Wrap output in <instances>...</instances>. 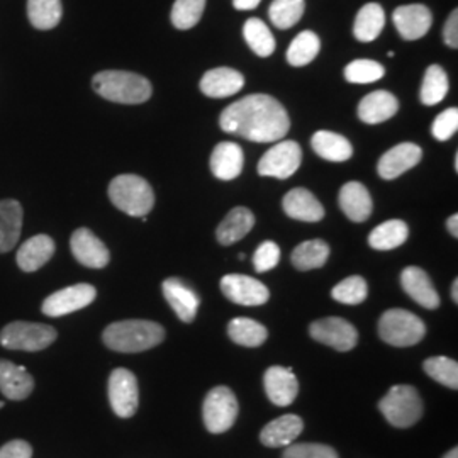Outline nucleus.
<instances>
[{"instance_id":"1","label":"nucleus","mask_w":458,"mask_h":458,"mask_svg":"<svg viewBox=\"0 0 458 458\" xmlns=\"http://www.w3.org/2000/svg\"><path fill=\"white\" fill-rule=\"evenodd\" d=\"M223 131L253 143H276L291 130V119L277 98L253 94L228 106L219 117Z\"/></svg>"},{"instance_id":"2","label":"nucleus","mask_w":458,"mask_h":458,"mask_svg":"<svg viewBox=\"0 0 458 458\" xmlns=\"http://www.w3.org/2000/svg\"><path fill=\"white\" fill-rule=\"evenodd\" d=\"M102 340L109 350L119 353H140L162 344L165 329L155 321L126 319L106 327Z\"/></svg>"},{"instance_id":"3","label":"nucleus","mask_w":458,"mask_h":458,"mask_svg":"<svg viewBox=\"0 0 458 458\" xmlns=\"http://www.w3.org/2000/svg\"><path fill=\"white\" fill-rule=\"evenodd\" d=\"M92 87L100 98L128 106L143 104L153 94L151 83L143 75L121 70L98 72L92 79Z\"/></svg>"},{"instance_id":"4","label":"nucleus","mask_w":458,"mask_h":458,"mask_svg":"<svg viewBox=\"0 0 458 458\" xmlns=\"http://www.w3.org/2000/svg\"><path fill=\"white\" fill-rule=\"evenodd\" d=\"M109 199L119 211L145 217L155 206V192L143 177L124 174L109 183Z\"/></svg>"},{"instance_id":"5","label":"nucleus","mask_w":458,"mask_h":458,"mask_svg":"<svg viewBox=\"0 0 458 458\" xmlns=\"http://www.w3.org/2000/svg\"><path fill=\"white\" fill-rule=\"evenodd\" d=\"M378 410L391 425L404 429L416 425L421 420L425 404L421 395L412 386H394L380 399Z\"/></svg>"},{"instance_id":"6","label":"nucleus","mask_w":458,"mask_h":458,"mask_svg":"<svg viewBox=\"0 0 458 458\" xmlns=\"http://www.w3.org/2000/svg\"><path fill=\"white\" fill-rule=\"evenodd\" d=\"M426 335L421 318L406 310H389L380 316L378 336L382 342L399 348L420 344Z\"/></svg>"},{"instance_id":"7","label":"nucleus","mask_w":458,"mask_h":458,"mask_svg":"<svg viewBox=\"0 0 458 458\" xmlns=\"http://www.w3.org/2000/svg\"><path fill=\"white\" fill-rule=\"evenodd\" d=\"M56 338V329L41 323L14 321L0 331V344L7 350L19 352H41L55 344Z\"/></svg>"},{"instance_id":"8","label":"nucleus","mask_w":458,"mask_h":458,"mask_svg":"<svg viewBox=\"0 0 458 458\" xmlns=\"http://www.w3.org/2000/svg\"><path fill=\"white\" fill-rule=\"evenodd\" d=\"M202 418L208 431L214 435L226 433L238 418V399L226 386H217L206 395Z\"/></svg>"},{"instance_id":"9","label":"nucleus","mask_w":458,"mask_h":458,"mask_svg":"<svg viewBox=\"0 0 458 458\" xmlns=\"http://www.w3.org/2000/svg\"><path fill=\"white\" fill-rule=\"evenodd\" d=\"M302 164V149L297 141H280L270 148L259 162V174L262 177H274L285 181L293 177Z\"/></svg>"},{"instance_id":"10","label":"nucleus","mask_w":458,"mask_h":458,"mask_svg":"<svg viewBox=\"0 0 458 458\" xmlns=\"http://www.w3.org/2000/svg\"><path fill=\"white\" fill-rule=\"evenodd\" d=\"M109 403L119 418H131L140 404L138 380L128 369H115L109 377Z\"/></svg>"},{"instance_id":"11","label":"nucleus","mask_w":458,"mask_h":458,"mask_svg":"<svg viewBox=\"0 0 458 458\" xmlns=\"http://www.w3.org/2000/svg\"><path fill=\"white\" fill-rule=\"evenodd\" d=\"M312 340L335 348L336 352H350L359 344V331L344 318H325L310 327Z\"/></svg>"},{"instance_id":"12","label":"nucleus","mask_w":458,"mask_h":458,"mask_svg":"<svg viewBox=\"0 0 458 458\" xmlns=\"http://www.w3.org/2000/svg\"><path fill=\"white\" fill-rule=\"evenodd\" d=\"M96 297H98V291L90 284L70 285L48 295L41 306V311L49 318H60L90 306L96 301Z\"/></svg>"},{"instance_id":"13","label":"nucleus","mask_w":458,"mask_h":458,"mask_svg":"<svg viewBox=\"0 0 458 458\" xmlns=\"http://www.w3.org/2000/svg\"><path fill=\"white\" fill-rule=\"evenodd\" d=\"M221 291L231 302L248 308L263 306L270 299V293L265 284L257 278L240 274H229L221 278Z\"/></svg>"},{"instance_id":"14","label":"nucleus","mask_w":458,"mask_h":458,"mask_svg":"<svg viewBox=\"0 0 458 458\" xmlns=\"http://www.w3.org/2000/svg\"><path fill=\"white\" fill-rule=\"evenodd\" d=\"M393 21L403 39L416 41L429 31L433 24V14L423 4H410L397 7L394 11Z\"/></svg>"},{"instance_id":"15","label":"nucleus","mask_w":458,"mask_h":458,"mask_svg":"<svg viewBox=\"0 0 458 458\" xmlns=\"http://www.w3.org/2000/svg\"><path fill=\"white\" fill-rule=\"evenodd\" d=\"M423 149L414 143H401L384 153L377 170L384 181H394L421 162Z\"/></svg>"},{"instance_id":"16","label":"nucleus","mask_w":458,"mask_h":458,"mask_svg":"<svg viewBox=\"0 0 458 458\" xmlns=\"http://www.w3.org/2000/svg\"><path fill=\"white\" fill-rule=\"evenodd\" d=\"M70 248L75 260L89 268H104L111 260L107 246L104 245L90 229H77L72 234Z\"/></svg>"},{"instance_id":"17","label":"nucleus","mask_w":458,"mask_h":458,"mask_svg":"<svg viewBox=\"0 0 458 458\" xmlns=\"http://www.w3.org/2000/svg\"><path fill=\"white\" fill-rule=\"evenodd\" d=\"M263 386L270 403L280 408L293 404L299 394V382L294 372L291 369L278 367V365L270 367L265 372Z\"/></svg>"},{"instance_id":"18","label":"nucleus","mask_w":458,"mask_h":458,"mask_svg":"<svg viewBox=\"0 0 458 458\" xmlns=\"http://www.w3.org/2000/svg\"><path fill=\"white\" fill-rule=\"evenodd\" d=\"M165 299L170 304V308L179 316L183 323H192L196 319L199 310V295L191 289L183 280L177 277H170L162 284Z\"/></svg>"},{"instance_id":"19","label":"nucleus","mask_w":458,"mask_h":458,"mask_svg":"<svg viewBox=\"0 0 458 458\" xmlns=\"http://www.w3.org/2000/svg\"><path fill=\"white\" fill-rule=\"evenodd\" d=\"M401 285L414 302H418L426 310H437L440 306V295L423 268L420 267L404 268L401 274Z\"/></svg>"},{"instance_id":"20","label":"nucleus","mask_w":458,"mask_h":458,"mask_svg":"<svg viewBox=\"0 0 458 458\" xmlns=\"http://www.w3.org/2000/svg\"><path fill=\"white\" fill-rule=\"evenodd\" d=\"M245 85V77L233 68H214L200 79V90L211 98H226L238 94Z\"/></svg>"},{"instance_id":"21","label":"nucleus","mask_w":458,"mask_h":458,"mask_svg":"<svg viewBox=\"0 0 458 458\" xmlns=\"http://www.w3.org/2000/svg\"><path fill=\"white\" fill-rule=\"evenodd\" d=\"M245 155L240 145L223 141L214 148L211 155V172L219 181H234L243 172Z\"/></svg>"},{"instance_id":"22","label":"nucleus","mask_w":458,"mask_h":458,"mask_svg":"<svg viewBox=\"0 0 458 458\" xmlns=\"http://www.w3.org/2000/svg\"><path fill=\"white\" fill-rule=\"evenodd\" d=\"M282 206H284L285 214L297 221L318 223L325 217V208L321 206V202L312 192H310L308 189H302V187H297L291 192H287L284 197Z\"/></svg>"},{"instance_id":"23","label":"nucleus","mask_w":458,"mask_h":458,"mask_svg":"<svg viewBox=\"0 0 458 458\" xmlns=\"http://www.w3.org/2000/svg\"><path fill=\"white\" fill-rule=\"evenodd\" d=\"M34 389L31 374L13 361L0 360V391L11 401L28 399Z\"/></svg>"},{"instance_id":"24","label":"nucleus","mask_w":458,"mask_h":458,"mask_svg":"<svg viewBox=\"0 0 458 458\" xmlns=\"http://www.w3.org/2000/svg\"><path fill=\"white\" fill-rule=\"evenodd\" d=\"M340 208L353 223H363L370 217L374 202L370 192L360 182H348L340 191Z\"/></svg>"},{"instance_id":"25","label":"nucleus","mask_w":458,"mask_h":458,"mask_svg":"<svg viewBox=\"0 0 458 458\" xmlns=\"http://www.w3.org/2000/svg\"><path fill=\"white\" fill-rule=\"evenodd\" d=\"M304 429V421L297 414H284L277 420L270 421L260 433V442L270 448L289 446L297 440Z\"/></svg>"},{"instance_id":"26","label":"nucleus","mask_w":458,"mask_h":458,"mask_svg":"<svg viewBox=\"0 0 458 458\" xmlns=\"http://www.w3.org/2000/svg\"><path fill=\"white\" fill-rule=\"evenodd\" d=\"M55 255V242L48 234H36L17 251V265L22 272H36Z\"/></svg>"},{"instance_id":"27","label":"nucleus","mask_w":458,"mask_h":458,"mask_svg":"<svg viewBox=\"0 0 458 458\" xmlns=\"http://www.w3.org/2000/svg\"><path fill=\"white\" fill-rule=\"evenodd\" d=\"M399 111V102L387 90H376L361 98L359 106V117L367 124H380Z\"/></svg>"},{"instance_id":"28","label":"nucleus","mask_w":458,"mask_h":458,"mask_svg":"<svg viewBox=\"0 0 458 458\" xmlns=\"http://www.w3.org/2000/svg\"><path fill=\"white\" fill-rule=\"evenodd\" d=\"M22 206L14 199L0 200V253H7L16 246L22 231Z\"/></svg>"},{"instance_id":"29","label":"nucleus","mask_w":458,"mask_h":458,"mask_svg":"<svg viewBox=\"0 0 458 458\" xmlns=\"http://www.w3.org/2000/svg\"><path fill=\"white\" fill-rule=\"evenodd\" d=\"M255 216L248 208H234L217 226L216 236L221 245L229 246L243 240L246 234L253 229Z\"/></svg>"},{"instance_id":"30","label":"nucleus","mask_w":458,"mask_h":458,"mask_svg":"<svg viewBox=\"0 0 458 458\" xmlns=\"http://www.w3.org/2000/svg\"><path fill=\"white\" fill-rule=\"evenodd\" d=\"M312 149L327 162H346L353 155L352 143L338 132L318 131L311 140Z\"/></svg>"},{"instance_id":"31","label":"nucleus","mask_w":458,"mask_h":458,"mask_svg":"<svg viewBox=\"0 0 458 458\" xmlns=\"http://www.w3.org/2000/svg\"><path fill=\"white\" fill-rule=\"evenodd\" d=\"M386 26V13L376 2L365 4L355 17L353 34L360 43L376 41Z\"/></svg>"},{"instance_id":"32","label":"nucleus","mask_w":458,"mask_h":458,"mask_svg":"<svg viewBox=\"0 0 458 458\" xmlns=\"http://www.w3.org/2000/svg\"><path fill=\"white\" fill-rule=\"evenodd\" d=\"M408 236H410L408 225L401 219H391V221L378 225L369 234V245L377 251H389V250L404 245Z\"/></svg>"},{"instance_id":"33","label":"nucleus","mask_w":458,"mask_h":458,"mask_svg":"<svg viewBox=\"0 0 458 458\" xmlns=\"http://www.w3.org/2000/svg\"><path fill=\"white\" fill-rule=\"evenodd\" d=\"M229 338L240 346L257 348L267 342L268 331L262 323L250 318H234L228 325Z\"/></svg>"},{"instance_id":"34","label":"nucleus","mask_w":458,"mask_h":458,"mask_svg":"<svg viewBox=\"0 0 458 458\" xmlns=\"http://www.w3.org/2000/svg\"><path fill=\"white\" fill-rule=\"evenodd\" d=\"M62 0H28V19L39 31H48L56 28L62 21Z\"/></svg>"},{"instance_id":"35","label":"nucleus","mask_w":458,"mask_h":458,"mask_svg":"<svg viewBox=\"0 0 458 458\" xmlns=\"http://www.w3.org/2000/svg\"><path fill=\"white\" fill-rule=\"evenodd\" d=\"M327 259H329V245L323 240H310L295 246L291 257L293 265L301 272L321 268L325 267Z\"/></svg>"},{"instance_id":"36","label":"nucleus","mask_w":458,"mask_h":458,"mask_svg":"<svg viewBox=\"0 0 458 458\" xmlns=\"http://www.w3.org/2000/svg\"><path fill=\"white\" fill-rule=\"evenodd\" d=\"M243 36L248 47L253 49L255 55L267 58L276 51V38L270 33L268 26L259 17L248 19L243 26Z\"/></svg>"},{"instance_id":"37","label":"nucleus","mask_w":458,"mask_h":458,"mask_svg":"<svg viewBox=\"0 0 458 458\" xmlns=\"http://www.w3.org/2000/svg\"><path fill=\"white\" fill-rule=\"evenodd\" d=\"M321 41L318 34L312 31H302L297 34L294 41L287 49V62L293 66H306L319 55Z\"/></svg>"},{"instance_id":"38","label":"nucleus","mask_w":458,"mask_h":458,"mask_svg":"<svg viewBox=\"0 0 458 458\" xmlns=\"http://www.w3.org/2000/svg\"><path fill=\"white\" fill-rule=\"evenodd\" d=\"M306 11V0H274L268 16L278 30H291Z\"/></svg>"},{"instance_id":"39","label":"nucleus","mask_w":458,"mask_h":458,"mask_svg":"<svg viewBox=\"0 0 458 458\" xmlns=\"http://www.w3.org/2000/svg\"><path fill=\"white\" fill-rule=\"evenodd\" d=\"M448 94V77L440 65L428 66L421 87V102L425 106H437Z\"/></svg>"},{"instance_id":"40","label":"nucleus","mask_w":458,"mask_h":458,"mask_svg":"<svg viewBox=\"0 0 458 458\" xmlns=\"http://www.w3.org/2000/svg\"><path fill=\"white\" fill-rule=\"evenodd\" d=\"M206 9V0H175L172 7V24L181 30L187 31L192 30L199 24L200 17Z\"/></svg>"},{"instance_id":"41","label":"nucleus","mask_w":458,"mask_h":458,"mask_svg":"<svg viewBox=\"0 0 458 458\" xmlns=\"http://www.w3.org/2000/svg\"><path fill=\"white\" fill-rule=\"evenodd\" d=\"M335 301L346 304V306H357L361 304L369 295V285L365 278L360 276H352L344 278L340 284H336L331 291Z\"/></svg>"},{"instance_id":"42","label":"nucleus","mask_w":458,"mask_h":458,"mask_svg":"<svg viewBox=\"0 0 458 458\" xmlns=\"http://www.w3.org/2000/svg\"><path fill=\"white\" fill-rule=\"evenodd\" d=\"M426 374L448 389L458 387V363L448 357H431L423 363Z\"/></svg>"},{"instance_id":"43","label":"nucleus","mask_w":458,"mask_h":458,"mask_svg":"<svg viewBox=\"0 0 458 458\" xmlns=\"http://www.w3.org/2000/svg\"><path fill=\"white\" fill-rule=\"evenodd\" d=\"M386 75V68L376 60H353L344 66V79L350 83H372Z\"/></svg>"},{"instance_id":"44","label":"nucleus","mask_w":458,"mask_h":458,"mask_svg":"<svg viewBox=\"0 0 458 458\" xmlns=\"http://www.w3.org/2000/svg\"><path fill=\"white\" fill-rule=\"evenodd\" d=\"M282 458H340L336 450L323 443H295L285 446Z\"/></svg>"},{"instance_id":"45","label":"nucleus","mask_w":458,"mask_h":458,"mask_svg":"<svg viewBox=\"0 0 458 458\" xmlns=\"http://www.w3.org/2000/svg\"><path fill=\"white\" fill-rule=\"evenodd\" d=\"M458 130V109L450 107L443 111L442 114L437 115L433 121L431 132L438 141H448L452 136H455Z\"/></svg>"},{"instance_id":"46","label":"nucleus","mask_w":458,"mask_h":458,"mask_svg":"<svg viewBox=\"0 0 458 458\" xmlns=\"http://www.w3.org/2000/svg\"><path fill=\"white\" fill-rule=\"evenodd\" d=\"M278 262H280V248L274 242H263L253 255V267L259 274L276 268Z\"/></svg>"},{"instance_id":"47","label":"nucleus","mask_w":458,"mask_h":458,"mask_svg":"<svg viewBox=\"0 0 458 458\" xmlns=\"http://www.w3.org/2000/svg\"><path fill=\"white\" fill-rule=\"evenodd\" d=\"M33 457V448L31 445L24 440H14V442L5 443L0 448V458H31Z\"/></svg>"},{"instance_id":"48","label":"nucleus","mask_w":458,"mask_h":458,"mask_svg":"<svg viewBox=\"0 0 458 458\" xmlns=\"http://www.w3.org/2000/svg\"><path fill=\"white\" fill-rule=\"evenodd\" d=\"M443 41L446 43V47L452 49H457L458 47V11L455 9L450 17L445 22L443 28Z\"/></svg>"},{"instance_id":"49","label":"nucleus","mask_w":458,"mask_h":458,"mask_svg":"<svg viewBox=\"0 0 458 458\" xmlns=\"http://www.w3.org/2000/svg\"><path fill=\"white\" fill-rule=\"evenodd\" d=\"M260 2L262 0H233V5L238 11H253L260 5Z\"/></svg>"},{"instance_id":"50","label":"nucleus","mask_w":458,"mask_h":458,"mask_svg":"<svg viewBox=\"0 0 458 458\" xmlns=\"http://www.w3.org/2000/svg\"><path fill=\"white\" fill-rule=\"evenodd\" d=\"M446 228L450 231V234L454 236V238H457L458 236V214H454L452 217H448V221H446Z\"/></svg>"},{"instance_id":"51","label":"nucleus","mask_w":458,"mask_h":458,"mask_svg":"<svg viewBox=\"0 0 458 458\" xmlns=\"http://www.w3.org/2000/svg\"><path fill=\"white\" fill-rule=\"evenodd\" d=\"M452 299H454V302L457 304L458 302V280L455 278L454 280V284H452Z\"/></svg>"},{"instance_id":"52","label":"nucleus","mask_w":458,"mask_h":458,"mask_svg":"<svg viewBox=\"0 0 458 458\" xmlns=\"http://www.w3.org/2000/svg\"><path fill=\"white\" fill-rule=\"evenodd\" d=\"M443 458H458V448L455 446V448H452L450 452H446L445 455H443Z\"/></svg>"},{"instance_id":"53","label":"nucleus","mask_w":458,"mask_h":458,"mask_svg":"<svg viewBox=\"0 0 458 458\" xmlns=\"http://www.w3.org/2000/svg\"><path fill=\"white\" fill-rule=\"evenodd\" d=\"M455 170L458 172V153L455 155Z\"/></svg>"},{"instance_id":"54","label":"nucleus","mask_w":458,"mask_h":458,"mask_svg":"<svg viewBox=\"0 0 458 458\" xmlns=\"http://www.w3.org/2000/svg\"><path fill=\"white\" fill-rule=\"evenodd\" d=\"M2 408H4V403H0V410H2Z\"/></svg>"}]
</instances>
